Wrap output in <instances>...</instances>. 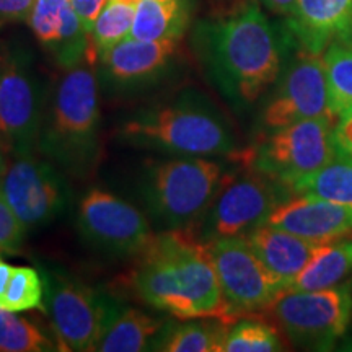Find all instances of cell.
I'll list each match as a JSON object with an SVG mask.
<instances>
[{"label": "cell", "mask_w": 352, "mask_h": 352, "mask_svg": "<svg viewBox=\"0 0 352 352\" xmlns=\"http://www.w3.org/2000/svg\"><path fill=\"white\" fill-rule=\"evenodd\" d=\"M195 41L219 90L232 103L250 107L277 82L292 36L250 3L223 19L201 21Z\"/></svg>", "instance_id": "cell-1"}, {"label": "cell", "mask_w": 352, "mask_h": 352, "mask_svg": "<svg viewBox=\"0 0 352 352\" xmlns=\"http://www.w3.org/2000/svg\"><path fill=\"white\" fill-rule=\"evenodd\" d=\"M132 284L145 303L175 318L233 321L208 245L191 228L153 235L140 253Z\"/></svg>", "instance_id": "cell-2"}, {"label": "cell", "mask_w": 352, "mask_h": 352, "mask_svg": "<svg viewBox=\"0 0 352 352\" xmlns=\"http://www.w3.org/2000/svg\"><path fill=\"white\" fill-rule=\"evenodd\" d=\"M122 138L182 157H230L236 152L228 121L199 95L142 111L122 126Z\"/></svg>", "instance_id": "cell-3"}, {"label": "cell", "mask_w": 352, "mask_h": 352, "mask_svg": "<svg viewBox=\"0 0 352 352\" xmlns=\"http://www.w3.org/2000/svg\"><path fill=\"white\" fill-rule=\"evenodd\" d=\"M98 82L90 65H76L57 83L38 145L51 160L83 173L98 153Z\"/></svg>", "instance_id": "cell-4"}, {"label": "cell", "mask_w": 352, "mask_h": 352, "mask_svg": "<svg viewBox=\"0 0 352 352\" xmlns=\"http://www.w3.org/2000/svg\"><path fill=\"white\" fill-rule=\"evenodd\" d=\"M226 170L206 157H182L153 165L144 183L148 208L171 228L196 227L217 196Z\"/></svg>", "instance_id": "cell-5"}, {"label": "cell", "mask_w": 352, "mask_h": 352, "mask_svg": "<svg viewBox=\"0 0 352 352\" xmlns=\"http://www.w3.org/2000/svg\"><path fill=\"white\" fill-rule=\"evenodd\" d=\"M270 310L292 344L329 351L349 327L351 287L344 284L321 290L285 289Z\"/></svg>", "instance_id": "cell-6"}, {"label": "cell", "mask_w": 352, "mask_h": 352, "mask_svg": "<svg viewBox=\"0 0 352 352\" xmlns=\"http://www.w3.org/2000/svg\"><path fill=\"white\" fill-rule=\"evenodd\" d=\"M336 122L315 118L270 131L250 152L248 165L290 189L336 157L331 139Z\"/></svg>", "instance_id": "cell-7"}, {"label": "cell", "mask_w": 352, "mask_h": 352, "mask_svg": "<svg viewBox=\"0 0 352 352\" xmlns=\"http://www.w3.org/2000/svg\"><path fill=\"white\" fill-rule=\"evenodd\" d=\"M315 118L338 121L329 108L324 59L321 52L308 51L292 38L274 91L263 108L261 121L267 131H274Z\"/></svg>", "instance_id": "cell-8"}, {"label": "cell", "mask_w": 352, "mask_h": 352, "mask_svg": "<svg viewBox=\"0 0 352 352\" xmlns=\"http://www.w3.org/2000/svg\"><path fill=\"white\" fill-rule=\"evenodd\" d=\"M284 184L258 170L228 175L208 212L197 223L204 241L226 236H246L267 222L272 210L285 201Z\"/></svg>", "instance_id": "cell-9"}, {"label": "cell", "mask_w": 352, "mask_h": 352, "mask_svg": "<svg viewBox=\"0 0 352 352\" xmlns=\"http://www.w3.org/2000/svg\"><path fill=\"white\" fill-rule=\"evenodd\" d=\"M46 311L63 351H96L114 314L103 297L78 280L46 270Z\"/></svg>", "instance_id": "cell-10"}, {"label": "cell", "mask_w": 352, "mask_h": 352, "mask_svg": "<svg viewBox=\"0 0 352 352\" xmlns=\"http://www.w3.org/2000/svg\"><path fill=\"white\" fill-rule=\"evenodd\" d=\"M206 245L232 320L270 310L284 289L266 271L246 236L215 239Z\"/></svg>", "instance_id": "cell-11"}, {"label": "cell", "mask_w": 352, "mask_h": 352, "mask_svg": "<svg viewBox=\"0 0 352 352\" xmlns=\"http://www.w3.org/2000/svg\"><path fill=\"white\" fill-rule=\"evenodd\" d=\"M0 192L26 230L50 223L67 201L60 175L32 152H16L6 165L0 175Z\"/></svg>", "instance_id": "cell-12"}, {"label": "cell", "mask_w": 352, "mask_h": 352, "mask_svg": "<svg viewBox=\"0 0 352 352\" xmlns=\"http://www.w3.org/2000/svg\"><path fill=\"white\" fill-rule=\"evenodd\" d=\"M78 228L96 248L111 254H140L152 240L147 219L121 197L91 189L78 206Z\"/></svg>", "instance_id": "cell-13"}, {"label": "cell", "mask_w": 352, "mask_h": 352, "mask_svg": "<svg viewBox=\"0 0 352 352\" xmlns=\"http://www.w3.org/2000/svg\"><path fill=\"white\" fill-rule=\"evenodd\" d=\"M43 126L36 78L20 60L0 64V138L16 152H32Z\"/></svg>", "instance_id": "cell-14"}, {"label": "cell", "mask_w": 352, "mask_h": 352, "mask_svg": "<svg viewBox=\"0 0 352 352\" xmlns=\"http://www.w3.org/2000/svg\"><path fill=\"white\" fill-rule=\"evenodd\" d=\"M26 21L63 67H76L83 56H98L70 0H34Z\"/></svg>", "instance_id": "cell-15"}, {"label": "cell", "mask_w": 352, "mask_h": 352, "mask_svg": "<svg viewBox=\"0 0 352 352\" xmlns=\"http://www.w3.org/2000/svg\"><path fill=\"white\" fill-rule=\"evenodd\" d=\"M266 226L283 228L315 243H327L352 232V208L297 195L280 202L267 217Z\"/></svg>", "instance_id": "cell-16"}, {"label": "cell", "mask_w": 352, "mask_h": 352, "mask_svg": "<svg viewBox=\"0 0 352 352\" xmlns=\"http://www.w3.org/2000/svg\"><path fill=\"white\" fill-rule=\"evenodd\" d=\"M285 28L300 46L321 54L333 43L352 44V0H297Z\"/></svg>", "instance_id": "cell-17"}, {"label": "cell", "mask_w": 352, "mask_h": 352, "mask_svg": "<svg viewBox=\"0 0 352 352\" xmlns=\"http://www.w3.org/2000/svg\"><path fill=\"white\" fill-rule=\"evenodd\" d=\"M176 52L175 39L140 41L126 38L98 56L104 74L121 87H138L152 82L168 67Z\"/></svg>", "instance_id": "cell-18"}, {"label": "cell", "mask_w": 352, "mask_h": 352, "mask_svg": "<svg viewBox=\"0 0 352 352\" xmlns=\"http://www.w3.org/2000/svg\"><path fill=\"white\" fill-rule=\"evenodd\" d=\"M246 240L272 279L284 290L290 289L321 245L266 223L248 233Z\"/></svg>", "instance_id": "cell-19"}, {"label": "cell", "mask_w": 352, "mask_h": 352, "mask_svg": "<svg viewBox=\"0 0 352 352\" xmlns=\"http://www.w3.org/2000/svg\"><path fill=\"white\" fill-rule=\"evenodd\" d=\"M189 10V0H139L129 36L140 41H176L186 32Z\"/></svg>", "instance_id": "cell-20"}, {"label": "cell", "mask_w": 352, "mask_h": 352, "mask_svg": "<svg viewBox=\"0 0 352 352\" xmlns=\"http://www.w3.org/2000/svg\"><path fill=\"white\" fill-rule=\"evenodd\" d=\"M164 328V321L138 308H124L114 314L111 323L98 342L101 352H139L152 349L153 338Z\"/></svg>", "instance_id": "cell-21"}, {"label": "cell", "mask_w": 352, "mask_h": 352, "mask_svg": "<svg viewBox=\"0 0 352 352\" xmlns=\"http://www.w3.org/2000/svg\"><path fill=\"white\" fill-rule=\"evenodd\" d=\"M352 272V240L327 241L316 250L294 284L292 290H321L338 285Z\"/></svg>", "instance_id": "cell-22"}, {"label": "cell", "mask_w": 352, "mask_h": 352, "mask_svg": "<svg viewBox=\"0 0 352 352\" xmlns=\"http://www.w3.org/2000/svg\"><path fill=\"white\" fill-rule=\"evenodd\" d=\"M189 321L158 334L157 351L166 352H222L228 323L219 318L210 321Z\"/></svg>", "instance_id": "cell-23"}, {"label": "cell", "mask_w": 352, "mask_h": 352, "mask_svg": "<svg viewBox=\"0 0 352 352\" xmlns=\"http://www.w3.org/2000/svg\"><path fill=\"white\" fill-rule=\"evenodd\" d=\"M290 191L352 208V160L334 157L315 173L292 184Z\"/></svg>", "instance_id": "cell-24"}, {"label": "cell", "mask_w": 352, "mask_h": 352, "mask_svg": "<svg viewBox=\"0 0 352 352\" xmlns=\"http://www.w3.org/2000/svg\"><path fill=\"white\" fill-rule=\"evenodd\" d=\"M329 108L340 118L352 109V44L333 43L323 54Z\"/></svg>", "instance_id": "cell-25"}, {"label": "cell", "mask_w": 352, "mask_h": 352, "mask_svg": "<svg viewBox=\"0 0 352 352\" xmlns=\"http://www.w3.org/2000/svg\"><path fill=\"white\" fill-rule=\"evenodd\" d=\"M222 351L276 352L283 351V342L271 323L256 318V315H246L228 323Z\"/></svg>", "instance_id": "cell-26"}, {"label": "cell", "mask_w": 352, "mask_h": 352, "mask_svg": "<svg viewBox=\"0 0 352 352\" xmlns=\"http://www.w3.org/2000/svg\"><path fill=\"white\" fill-rule=\"evenodd\" d=\"M54 342L36 324L0 307V352L54 351Z\"/></svg>", "instance_id": "cell-27"}, {"label": "cell", "mask_w": 352, "mask_h": 352, "mask_svg": "<svg viewBox=\"0 0 352 352\" xmlns=\"http://www.w3.org/2000/svg\"><path fill=\"white\" fill-rule=\"evenodd\" d=\"M134 13L135 6L121 0H109L104 6L90 33L91 43L98 56L109 47L116 46L122 39L129 38Z\"/></svg>", "instance_id": "cell-28"}, {"label": "cell", "mask_w": 352, "mask_h": 352, "mask_svg": "<svg viewBox=\"0 0 352 352\" xmlns=\"http://www.w3.org/2000/svg\"><path fill=\"white\" fill-rule=\"evenodd\" d=\"M44 280L34 267L19 266L13 267L10 283L2 300V308L10 311L44 310Z\"/></svg>", "instance_id": "cell-29"}, {"label": "cell", "mask_w": 352, "mask_h": 352, "mask_svg": "<svg viewBox=\"0 0 352 352\" xmlns=\"http://www.w3.org/2000/svg\"><path fill=\"white\" fill-rule=\"evenodd\" d=\"M26 228L0 192V253H16L23 243Z\"/></svg>", "instance_id": "cell-30"}, {"label": "cell", "mask_w": 352, "mask_h": 352, "mask_svg": "<svg viewBox=\"0 0 352 352\" xmlns=\"http://www.w3.org/2000/svg\"><path fill=\"white\" fill-rule=\"evenodd\" d=\"M331 139L334 155L352 160V109L338 118Z\"/></svg>", "instance_id": "cell-31"}, {"label": "cell", "mask_w": 352, "mask_h": 352, "mask_svg": "<svg viewBox=\"0 0 352 352\" xmlns=\"http://www.w3.org/2000/svg\"><path fill=\"white\" fill-rule=\"evenodd\" d=\"M108 2L109 0H70L74 10H76L78 19L82 21L83 28L88 33H91L96 19H98L101 10H103Z\"/></svg>", "instance_id": "cell-32"}, {"label": "cell", "mask_w": 352, "mask_h": 352, "mask_svg": "<svg viewBox=\"0 0 352 352\" xmlns=\"http://www.w3.org/2000/svg\"><path fill=\"white\" fill-rule=\"evenodd\" d=\"M34 0H0V21H26Z\"/></svg>", "instance_id": "cell-33"}, {"label": "cell", "mask_w": 352, "mask_h": 352, "mask_svg": "<svg viewBox=\"0 0 352 352\" xmlns=\"http://www.w3.org/2000/svg\"><path fill=\"white\" fill-rule=\"evenodd\" d=\"M264 7L270 8L271 12L277 13V15L289 16L294 12L297 0H259Z\"/></svg>", "instance_id": "cell-34"}, {"label": "cell", "mask_w": 352, "mask_h": 352, "mask_svg": "<svg viewBox=\"0 0 352 352\" xmlns=\"http://www.w3.org/2000/svg\"><path fill=\"white\" fill-rule=\"evenodd\" d=\"M12 272H13V266H10L7 261H3V259L0 258V305H2V300H3V296H6L8 283H10Z\"/></svg>", "instance_id": "cell-35"}, {"label": "cell", "mask_w": 352, "mask_h": 352, "mask_svg": "<svg viewBox=\"0 0 352 352\" xmlns=\"http://www.w3.org/2000/svg\"><path fill=\"white\" fill-rule=\"evenodd\" d=\"M6 148H7V144L6 140H3L2 138H0V175L3 173V170H6Z\"/></svg>", "instance_id": "cell-36"}, {"label": "cell", "mask_w": 352, "mask_h": 352, "mask_svg": "<svg viewBox=\"0 0 352 352\" xmlns=\"http://www.w3.org/2000/svg\"><path fill=\"white\" fill-rule=\"evenodd\" d=\"M121 2H126V3H132V6H138L139 0H121Z\"/></svg>", "instance_id": "cell-37"}, {"label": "cell", "mask_w": 352, "mask_h": 352, "mask_svg": "<svg viewBox=\"0 0 352 352\" xmlns=\"http://www.w3.org/2000/svg\"><path fill=\"white\" fill-rule=\"evenodd\" d=\"M347 346H349L347 349H352V342H347Z\"/></svg>", "instance_id": "cell-38"}]
</instances>
